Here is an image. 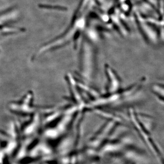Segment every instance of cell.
<instances>
[{
	"instance_id": "1",
	"label": "cell",
	"mask_w": 164,
	"mask_h": 164,
	"mask_svg": "<svg viewBox=\"0 0 164 164\" xmlns=\"http://www.w3.org/2000/svg\"><path fill=\"white\" fill-rule=\"evenodd\" d=\"M91 48L90 44L85 42L81 53V73L83 77L88 80L92 78L94 71L95 59L93 49Z\"/></svg>"
},
{
	"instance_id": "2",
	"label": "cell",
	"mask_w": 164,
	"mask_h": 164,
	"mask_svg": "<svg viewBox=\"0 0 164 164\" xmlns=\"http://www.w3.org/2000/svg\"><path fill=\"white\" fill-rule=\"evenodd\" d=\"M105 69L108 80V91L109 93L112 94L118 92L121 85V81L119 76L109 66H107Z\"/></svg>"
}]
</instances>
